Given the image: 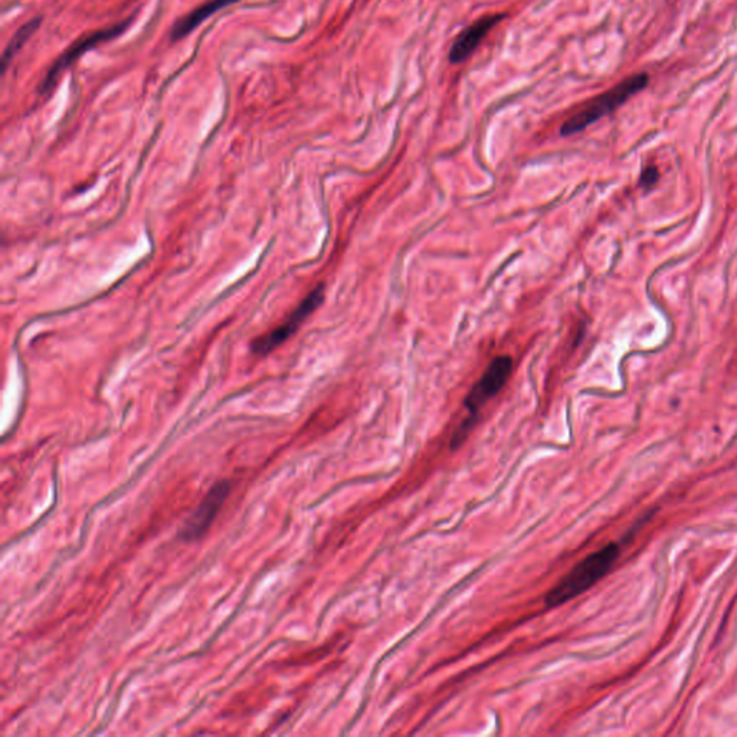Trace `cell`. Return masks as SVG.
Wrapping results in <instances>:
<instances>
[{
    "label": "cell",
    "instance_id": "obj_1",
    "mask_svg": "<svg viewBox=\"0 0 737 737\" xmlns=\"http://www.w3.org/2000/svg\"><path fill=\"white\" fill-rule=\"evenodd\" d=\"M619 554L621 546L618 543H608L583 557L545 595V606L554 609L588 592L611 572Z\"/></svg>",
    "mask_w": 737,
    "mask_h": 737
},
{
    "label": "cell",
    "instance_id": "obj_2",
    "mask_svg": "<svg viewBox=\"0 0 737 737\" xmlns=\"http://www.w3.org/2000/svg\"><path fill=\"white\" fill-rule=\"evenodd\" d=\"M648 83L650 75L647 72H638L622 80L611 90L592 98L589 103H587V106H583L577 113H575L562 124L561 136L569 137L587 130L591 124L624 106L629 98L643 91Z\"/></svg>",
    "mask_w": 737,
    "mask_h": 737
},
{
    "label": "cell",
    "instance_id": "obj_3",
    "mask_svg": "<svg viewBox=\"0 0 737 737\" xmlns=\"http://www.w3.org/2000/svg\"><path fill=\"white\" fill-rule=\"evenodd\" d=\"M513 370V359L510 356H497L487 366L484 373L477 380L472 389L465 398V408L468 409V416L460 425V428L454 432L451 438V449H458L471 434V430L477 425L478 414L490 399H493L507 384Z\"/></svg>",
    "mask_w": 737,
    "mask_h": 737
},
{
    "label": "cell",
    "instance_id": "obj_4",
    "mask_svg": "<svg viewBox=\"0 0 737 737\" xmlns=\"http://www.w3.org/2000/svg\"><path fill=\"white\" fill-rule=\"evenodd\" d=\"M324 290H325L324 284L317 286L306 298L298 304V307L290 314V317L284 323H281L278 327L271 330V332L265 333L264 336L255 339V342L252 343V353L268 354L274 349L286 343L297 332L298 327L306 321V318L321 306V302L324 300Z\"/></svg>",
    "mask_w": 737,
    "mask_h": 737
},
{
    "label": "cell",
    "instance_id": "obj_5",
    "mask_svg": "<svg viewBox=\"0 0 737 737\" xmlns=\"http://www.w3.org/2000/svg\"><path fill=\"white\" fill-rule=\"evenodd\" d=\"M129 23H130V20H125L122 23L114 24V27L95 31V32H92V34H90L87 36L80 38L75 43H72L65 50V52L55 61V64L50 66V69L45 75V78L42 80V83L38 87V94L46 95L48 92L52 91L55 88L57 83H58V78L61 77L62 72L69 65H72L80 57H83L85 52H88V50L94 49L101 42H107L110 39H114V38L120 36L127 28H129Z\"/></svg>",
    "mask_w": 737,
    "mask_h": 737
},
{
    "label": "cell",
    "instance_id": "obj_6",
    "mask_svg": "<svg viewBox=\"0 0 737 737\" xmlns=\"http://www.w3.org/2000/svg\"><path fill=\"white\" fill-rule=\"evenodd\" d=\"M230 481L222 479L215 482L181 527L179 538L183 542H196L206 535V531L211 528L213 520L216 519L227 494H230Z\"/></svg>",
    "mask_w": 737,
    "mask_h": 737
},
{
    "label": "cell",
    "instance_id": "obj_7",
    "mask_svg": "<svg viewBox=\"0 0 737 737\" xmlns=\"http://www.w3.org/2000/svg\"><path fill=\"white\" fill-rule=\"evenodd\" d=\"M503 17L504 16L501 13H491L472 22L470 27H467L454 41L449 49V62L461 64L467 61L474 54V50L479 46V43L484 41L487 34Z\"/></svg>",
    "mask_w": 737,
    "mask_h": 737
},
{
    "label": "cell",
    "instance_id": "obj_8",
    "mask_svg": "<svg viewBox=\"0 0 737 737\" xmlns=\"http://www.w3.org/2000/svg\"><path fill=\"white\" fill-rule=\"evenodd\" d=\"M239 2V0H208L199 8L193 9L183 17L177 20L170 31V39L171 41H181L186 38L189 34H192L196 28L205 22L208 17L213 16L216 12H219L223 8L231 6L234 3Z\"/></svg>",
    "mask_w": 737,
    "mask_h": 737
},
{
    "label": "cell",
    "instance_id": "obj_9",
    "mask_svg": "<svg viewBox=\"0 0 737 737\" xmlns=\"http://www.w3.org/2000/svg\"><path fill=\"white\" fill-rule=\"evenodd\" d=\"M41 20H42L41 17L31 19L28 23H24L23 27H20L16 31V34L13 35V38L8 43L5 52H3V57H2V69H3V72L8 69L9 64L12 62L15 55L22 49V46L27 43L29 41V38L36 32V29L39 28V24H41Z\"/></svg>",
    "mask_w": 737,
    "mask_h": 737
},
{
    "label": "cell",
    "instance_id": "obj_10",
    "mask_svg": "<svg viewBox=\"0 0 737 737\" xmlns=\"http://www.w3.org/2000/svg\"><path fill=\"white\" fill-rule=\"evenodd\" d=\"M657 177H658V170L651 166V167H647L643 173V185L650 188L651 185H654L657 182Z\"/></svg>",
    "mask_w": 737,
    "mask_h": 737
}]
</instances>
